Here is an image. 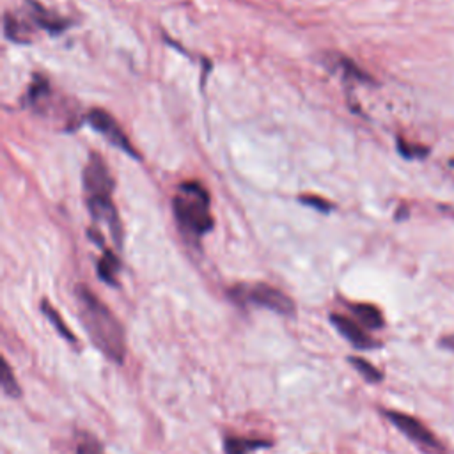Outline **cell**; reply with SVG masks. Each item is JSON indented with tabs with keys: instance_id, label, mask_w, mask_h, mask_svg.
Segmentation results:
<instances>
[{
	"instance_id": "obj_8",
	"label": "cell",
	"mask_w": 454,
	"mask_h": 454,
	"mask_svg": "<svg viewBox=\"0 0 454 454\" xmlns=\"http://www.w3.org/2000/svg\"><path fill=\"white\" fill-rule=\"evenodd\" d=\"M27 5H28L27 12H28L30 21L43 27L44 30H48L51 34H59L69 25V21L66 18H60L59 14L48 11L46 7H43L35 0H27Z\"/></svg>"
},
{
	"instance_id": "obj_1",
	"label": "cell",
	"mask_w": 454,
	"mask_h": 454,
	"mask_svg": "<svg viewBox=\"0 0 454 454\" xmlns=\"http://www.w3.org/2000/svg\"><path fill=\"white\" fill-rule=\"evenodd\" d=\"M82 323L92 344L112 362L121 364L126 355V335L114 312L83 284L74 287Z\"/></svg>"
},
{
	"instance_id": "obj_17",
	"label": "cell",
	"mask_w": 454,
	"mask_h": 454,
	"mask_svg": "<svg viewBox=\"0 0 454 454\" xmlns=\"http://www.w3.org/2000/svg\"><path fill=\"white\" fill-rule=\"evenodd\" d=\"M300 200L303 202V204H309V206H314V207H317V209H321V211H328L332 206L326 202V200H323V199H317V197H300Z\"/></svg>"
},
{
	"instance_id": "obj_13",
	"label": "cell",
	"mask_w": 454,
	"mask_h": 454,
	"mask_svg": "<svg viewBox=\"0 0 454 454\" xmlns=\"http://www.w3.org/2000/svg\"><path fill=\"white\" fill-rule=\"evenodd\" d=\"M41 312L48 317V321L53 325V328L59 332V335L60 337H64L69 344H76L78 342V339H76V335L67 328V325L64 323V319H62V316L50 305V301L48 300H43L41 301Z\"/></svg>"
},
{
	"instance_id": "obj_9",
	"label": "cell",
	"mask_w": 454,
	"mask_h": 454,
	"mask_svg": "<svg viewBox=\"0 0 454 454\" xmlns=\"http://www.w3.org/2000/svg\"><path fill=\"white\" fill-rule=\"evenodd\" d=\"M349 310L356 317L355 321L360 323L367 330H381L385 326L381 310L371 303H351Z\"/></svg>"
},
{
	"instance_id": "obj_4",
	"label": "cell",
	"mask_w": 454,
	"mask_h": 454,
	"mask_svg": "<svg viewBox=\"0 0 454 454\" xmlns=\"http://www.w3.org/2000/svg\"><path fill=\"white\" fill-rule=\"evenodd\" d=\"M229 296L238 305H255L270 309L282 316H291L294 312V301L280 289L270 284H238L229 289Z\"/></svg>"
},
{
	"instance_id": "obj_5",
	"label": "cell",
	"mask_w": 454,
	"mask_h": 454,
	"mask_svg": "<svg viewBox=\"0 0 454 454\" xmlns=\"http://www.w3.org/2000/svg\"><path fill=\"white\" fill-rule=\"evenodd\" d=\"M381 413L422 454H449L447 445L420 419L399 410H381Z\"/></svg>"
},
{
	"instance_id": "obj_10",
	"label": "cell",
	"mask_w": 454,
	"mask_h": 454,
	"mask_svg": "<svg viewBox=\"0 0 454 454\" xmlns=\"http://www.w3.org/2000/svg\"><path fill=\"white\" fill-rule=\"evenodd\" d=\"M271 447L270 440L261 438H245V436H225L223 438V452L225 454H250L257 449Z\"/></svg>"
},
{
	"instance_id": "obj_11",
	"label": "cell",
	"mask_w": 454,
	"mask_h": 454,
	"mask_svg": "<svg viewBox=\"0 0 454 454\" xmlns=\"http://www.w3.org/2000/svg\"><path fill=\"white\" fill-rule=\"evenodd\" d=\"M119 270H121V262L117 255L110 250H103V255L98 261V277L108 286H117Z\"/></svg>"
},
{
	"instance_id": "obj_6",
	"label": "cell",
	"mask_w": 454,
	"mask_h": 454,
	"mask_svg": "<svg viewBox=\"0 0 454 454\" xmlns=\"http://www.w3.org/2000/svg\"><path fill=\"white\" fill-rule=\"evenodd\" d=\"M87 122L96 129L99 131L112 145L119 147L121 151L128 153L129 156L133 158H138L135 147L131 145V142L128 140V137L124 135V131L121 129V126L117 124V121L105 110L101 108H90L87 112Z\"/></svg>"
},
{
	"instance_id": "obj_16",
	"label": "cell",
	"mask_w": 454,
	"mask_h": 454,
	"mask_svg": "<svg viewBox=\"0 0 454 454\" xmlns=\"http://www.w3.org/2000/svg\"><path fill=\"white\" fill-rule=\"evenodd\" d=\"M76 454H103V449L96 438H83L76 449Z\"/></svg>"
},
{
	"instance_id": "obj_14",
	"label": "cell",
	"mask_w": 454,
	"mask_h": 454,
	"mask_svg": "<svg viewBox=\"0 0 454 454\" xmlns=\"http://www.w3.org/2000/svg\"><path fill=\"white\" fill-rule=\"evenodd\" d=\"M348 362L356 369V372L367 381V383H380L383 381L385 374L376 367L372 365L369 360L362 358V356H349Z\"/></svg>"
},
{
	"instance_id": "obj_7",
	"label": "cell",
	"mask_w": 454,
	"mask_h": 454,
	"mask_svg": "<svg viewBox=\"0 0 454 454\" xmlns=\"http://www.w3.org/2000/svg\"><path fill=\"white\" fill-rule=\"evenodd\" d=\"M330 323L335 326V330L355 348L360 351H369V349H376L381 344L371 337L365 328L356 323L355 319L344 316V314H332L330 316Z\"/></svg>"
},
{
	"instance_id": "obj_18",
	"label": "cell",
	"mask_w": 454,
	"mask_h": 454,
	"mask_svg": "<svg viewBox=\"0 0 454 454\" xmlns=\"http://www.w3.org/2000/svg\"><path fill=\"white\" fill-rule=\"evenodd\" d=\"M438 346L447 349V351H452L454 353V333H447V335H442L440 340H438Z\"/></svg>"
},
{
	"instance_id": "obj_12",
	"label": "cell",
	"mask_w": 454,
	"mask_h": 454,
	"mask_svg": "<svg viewBox=\"0 0 454 454\" xmlns=\"http://www.w3.org/2000/svg\"><path fill=\"white\" fill-rule=\"evenodd\" d=\"M4 34H5L7 39H11L14 43H28L30 27L27 23H23L18 16L5 12V16H4Z\"/></svg>"
},
{
	"instance_id": "obj_15",
	"label": "cell",
	"mask_w": 454,
	"mask_h": 454,
	"mask_svg": "<svg viewBox=\"0 0 454 454\" xmlns=\"http://www.w3.org/2000/svg\"><path fill=\"white\" fill-rule=\"evenodd\" d=\"M0 383H2V390L4 394H7L9 397H20L21 395V388L20 383L16 381L11 365L7 364V360H2V376H0Z\"/></svg>"
},
{
	"instance_id": "obj_2",
	"label": "cell",
	"mask_w": 454,
	"mask_h": 454,
	"mask_svg": "<svg viewBox=\"0 0 454 454\" xmlns=\"http://www.w3.org/2000/svg\"><path fill=\"white\" fill-rule=\"evenodd\" d=\"M83 192L89 213L99 222H105L115 239L117 247L122 245V227L119 222V215L115 211L112 192H114V179L105 165V160L90 153L89 161L83 168Z\"/></svg>"
},
{
	"instance_id": "obj_3",
	"label": "cell",
	"mask_w": 454,
	"mask_h": 454,
	"mask_svg": "<svg viewBox=\"0 0 454 454\" xmlns=\"http://www.w3.org/2000/svg\"><path fill=\"white\" fill-rule=\"evenodd\" d=\"M209 204V193L199 181H184L177 186L172 199V211L188 238L199 239L213 229Z\"/></svg>"
}]
</instances>
